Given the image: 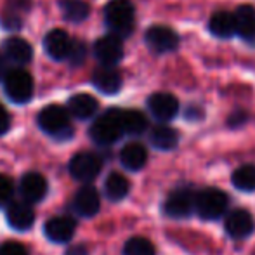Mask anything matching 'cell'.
<instances>
[{"label": "cell", "instance_id": "obj_19", "mask_svg": "<svg viewBox=\"0 0 255 255\" xmlns=\"http://www.w3.org/2000/svg\"><path fill=\"white\" fill-rule=\"evenodd\" d=\"M7 222L16 231H26L33 226L35 222V212L28 202H17L12 203L7 208Z\"/></svg>", "mask_w": 255, "mask_h": 255}, {"label": "cell", "instance_id": "obj_27", "mask_svg": "<svg viewBox=\"0 0 255 255\" xmlns=\"http://www.w3.org/2000/svg\"><path fill=\"white\" fill-rule=\"evenodd\" d=\"M235 188L242 189V191H255V165H242L233 172L231 177Z\"/></svg>", "mask_w": 255, "mask_h": 255}, {"label": "cell", "instance_id": "obj_12", "mask_svg": "<svg viewBox=\"0 0 255 255\" xmlns=\"http://www.w3.org/2000/svg\"><path fill=\"white\" fill-rule=\"evenodd\" d=\"M2 54L7 63L14 66H24L33 59V47L28 40L21 37H10L3 40Z\"/></svg>", "mask_w": 255, "mask_h": 255}, {"label": "cell", "instance_id": "obj_18", "mask_svg": "<svg viewBox=\"0 0 255 255\" xmlns=\"http://www.w3.org/2000/svg\"><path fill=\"white\" fill-rule=\"evenodd\" d=\"M66 108L71 113V117L77 120H89V118H94L98 115L99 101L87 92H80V94H73L68 99Z\"/></svg>", "mask_w": 255, "mask_h": 255}, {"label": "cell", "instance_id": "obj_2", "mask_svg": "<svg viewBox=\"0 0 255 255\" xmlns=\"http://www.w3.org/2000/svg\"><path fill=\"white\" fill-rule=\"evenodd\" d=\"M37 125L42 132L57 141H64L73 135L71 113L68 111V108H63L59 104H47L45 108H42L40 113L37 115Z\"/></svg>", "mask_w": 255, "mask_h": 255}, {"label": "cell", "instance_id": "obj_28", "mask_svg": "<svg viewBox=\"0 0 255 255\" xmlns=\"http://www.w3.org/2000/svg\"><path fill=\"white\" fill-rule=\"evenodd\" d=\"M124 255H154V247L148 238L134 236L125 243Z\"/></svg>", "mask_w": 255, "mask_h": 255}, {"label": "cell", "instance_id": "obj_33", "mask_svg": "<svg viewBox=\"0 0 255 255\" xmlns=\"http://www.w3.org/2000/svg\"><path fill=\"white\" fill-rule=\"evenodd\" d=\"M33 0H5V7L17 14H26L30 12Z\"/></svg>", "mask_w": 255, "mask_h": 255}, {"label": "cell", "instance_id": "obj_17", "mask_svg": "<svg viewBox=\"0 0 255 255\" xmlns=\"http://www.w3.org/2000/svg\"><path fill=\"white\" fill-rule=\"evenodd\" d=\"M101 207V198L94 186H84L75 193L73 208L80 217H94Z\"/></svg>", "mask_w": 255, "mask_h": 255}, {"label": "cell", "instance_id": "obj_6", "mask_svg": "<svg viewBox=\"0 0 255 255\" xmlns=\"http://www.w3.org/2000/svg\"><path fill=\"white\" fill-rule=\"evenodd\" d=\"M71 177L80 182H91L101 174L103 170V158L92 151H82L77 153L70 160L68 165Z\"/></svg>", "mask_w": 255, "mask_h": 255}, {"label": "cell", "instance_id": "obj_10", "mask_svg": "<svg viewBox=\"0 0 255 255\" xmlns=\"http://www.w3.org/2000/svg\"><path fill=\"white\" fill-rule=\"evenodd\" d=\"M73 47V38L66 33V30L54 28L44 37V51L54 61H68Z\"/></svg>", "mask_w": 255, "mask_h": 255}, {"label": "cell", "instance_id": "obj_29", "mask_svg": "<svg viewBox=\"0 0 255 255\" xmlns=\"http://www.w3.org/2000/svg\"><path fill=\"white\" fill-rule=\"evenodd\" d=\"M87 59V45H85L84 40H78V38H73V47H71L70 57H68V63L73 68L82 66Z\"/></svg>", "mask_w": 255, "mask_h": 255}, {"label": "cell", "instance_id": "obj_9", "mask_svg": "<svg viewBox=\"0 0 255 255\" xmlns=\"http://www.w3.org/2000/svg\"><path fill=\"white\" fill-rule=\"evenodd\" d=\"M163 210L168 217L182 219L196 210V195L191 189H175L167 196L163 203Z\"/></svg>", "mask_w": 255, "mask_h": 255}, {"label": "cell", "instance_id": "obj_36", "mask_svg": "<svg viewBox=\"0 0 255 255\" xmlns=\"http://www.w3.org/2000/svg\"><path fill=\"white\" fill-rule=\"evenodd\" d=\"M64 255H89V250L85 245H71L66 249Z\"/></svg>", "mask_w": 255, "mask_h": 255}, {"label": "cell", "instance_id": "obj_26", "mask_svg": "<svg viewBox=\"0 0 255 255\" xmlns=\"http://www.w3.org/2000/svg\"><path fill=\"white\" fill-rule=\"evenodd\" d=\"M122 125L128 135H141L148 128V118L139 110H122Z\"/></svg>", "mask_w": 255, "mask_h": 255}, {"label": "cell", "instance_id": "obj_14", "mask_svg": "<svg viewBox=\"0 0 255 255\" xmlns=\"http://www.w3.org/2000/svg\"><path fill=\"white\" fill-rule=\"evenodd\" d=\"M49 191L47 181L42 174L38 172H28L21 177L19 182V193L23 196L24 202L28 203H38L45 198Z\"/></svg>", "mask_w": 255, "mask_h": 255}, {"label": "cell", "instance_id": "obj_4", "mask_svg": "<svg viewBox=\"0 0 255 255\" xmlns=\"http://www.w3.org/2000/svg\"><path fill=\"white\" fill-rule=\"evenodd\" d=\"M3 92L5 96L16 104H24L33 98L35 84L33 77L24 70L23 66H14L5 71L2 78Z\"/></svg>", "mask_w": 255, "mask_h": 255}, {"label": "cell", "instance_id": "obj_1", "mask_svg": "<svg viewBox=\"0 0 255 255\" xmlns=\"http://www.w3.org/2000/svg\"><path fill=\"white\" fill-rule=\"evenodd\" d=\"M104 24L110 33L122 38L132 35L135 26V7L130 0H110L103 9Z\"/></svg>", "mask_w": 255, "mask_h": 255}, {"label": "cell", "instance_id": "obj_21", "mask_svg": "<svg viewBox=\"0 0 255 255\" xmlns=\"http://www.w3.org/2000/svg\"><path fill=\"white\" fill-rule=\"evenodd\" d=\"M236 19V33L245 42H255V7L254 5H240L235 10Z\"/></svg>", "mask_w": 255, "mask_h": 255}, {"label": "cell", "instance_id": "obj_30", "mask_svg": "<svg viewBox=\"0 0 255 255\" xmlns=\"http://www.w3.org/2000/svg\"><path fill=\"white\" fill-rule=\"evenodd\" d=\"M21 16H23V14H17L5 7V9L2 10V14H0V24L9 31H17L23 26V17Z\"/></svg>", "mask_w": 255, "mask_h": 255}, {"label": "cell", "instance_id": "obj_16", "mask_svg": "<svg viewBox=\"0 0 255 255\" xmlns=\"http://www.w3.org/2000/svg\"><path fill=\"white\" fill-rule=\"evenodd\" d=\"M92 85L98 89L99 92L106 96H113L118 94L122 91V85H124V78L122 75L115 70V66H103L98 68V70L92 73L91 77Z\"/></svg>", "mask_w": 255, "mask_h": 255}, {"label": "cell", "instance_id": "obj_13", "mask_svg": "<svg viewBox=\"0 0 255 255\" xmlns=\"http://www.w3.org/2000/svg\"><path fill=\"white\" fill-rule=\"evenodd\" d=\"M75 231H77V222L70 215H56V217L49 219L44 226V233L47 240L52 243H66L73 238Z\"/></svg>", "mask_w": 255, "mask_h": 255}, {"label": "cell", "instance_id": "obj_11", "mask_svg": "<svg viewBox=\"0 0 255 255\" xmlns=\"http://www.w3.org/2000/svg\"><path fill=\"white\" fill-rule=\"evenodd\" d=\"M148 110L156 120L168 122L179 113V101L170 92H154L148 98Z\"/></svg>", "mask_w": 255, "mask_h": 255}, {"label": "cell", "instance_id": "obj_38", "mask_svg": "<svg viewBox=\"0 0 255 255\" xmlns=\"http://www.w3.org/2000/svg\"><path fill=\"white\" fill-rule=\"evenodd\" d=\"M7 68H5V57H3V54L0 56V80L3 78V75H5Z\"/></svg>", "mask_w": 255, "mask_h": 255}, {"label": "cell", "instance_id": "obj_24", "mask_svg": "<svg viewBox=\"0 0 255 255\" xmlns=\"http://www.w3.org/2000/svg\"><path fill=\"white\" fill-rule=\"evenodd\" d=\"M130 191V182L120 172H111L104 181V195L108 196V200L111 202H120Z\"/></svg>", "mask_w": 255, "mask_h": 255}, {"label": "cell", "instance_id": "obj_22", "mask_svg": "<svg viewBox=\"0 0 255 255\" xmlns=\"http://www.w3.org/2000/svg\"><path fill=\"white\" fill-rule=\"evenodd\" d=\"M120 161L127 170L137 172L148 161V149L141 142H128L122 148L120 151Z\"/></svg>", "mask_w": 255, "mask_h": 255}, {"label": "cell", "instance_id": "obj_34", "mask_svg": "<svg viewBox=\"0 0 255 255\" xmlns=\"http://www.w3.org/2000/svg\"><path fill=\"white\" fill-rule=\"evenodd\" d=\"M10 128V117L5 108L0 104V135H3Z\"/></svg>", "mask_w": 255, "mask_h": 255}, {"label": "cell", "instance_id": "obj_8", "mask_svg": "<svg viewBox=\"0 0 255 255\" xmlns=\"http://www.w3.org/2000/svg\"><path fill=\"white\" fill-rule=\"evenodd\" d=\"M144 42L154 54H167L172 52L179 47V35L175 33V30H172L170 26L165 24H153L146 30L144 33Z\"/></svg>", "mask_w": 255, "mask_h": 255}, {"label": "cell", "instance_id": "obj_25", "mask_svg": "<svg viewBox=\"0 0 255 255\" xmlns=\"http://www.w3.org/2000/svg\"><path fill=\"white\" fill-rule=\"evenodd\" d=\"M59 9L68 23H82L91 16V5L85 0H59Z\"/></svg>", "mask_w": 255, "mask_h": 255}, {"label": "cell", "instance_id": "obj_31", "mask_svg": "<svg viewBox=\"0 0 255 255\" xmlns=\"http://www.w3.org/2000/svg\"><path fill=\"white\" fill-rule=\"evenodd\" d=\"M14 195V184L7 175L0 174V207L10 202Z\"/></svg>", "mask_w": 255, "mask_h": 255}, {"label": "cell", "instance_id": "obj_7", "mask_svg": "<svg viewBox=\"0 0 255 255\" xmlns=\"http://www.w3.org/2000/svg\"><path fill=\"white\" fill-rule=\"evenodd\" d=\"M94 57L103 64V66H117L124 59V38L115 33H108L104 37L98 38L92 47Z\"/></svg>", "mask_w": 255, "mask_h": 255}, {"label": "cell", "instance_id": "obj_3", "mask_svg": "<svg viewBox=\"0 0 255 255\" xmlns=\"http://www.w3.org/2000/svg\"><path fill=\"white\" fill-rule=\"evenodd\" d=\"M89 135L99 146L115 144L122 135H125L120 108H110L103 115H99L89 128Z\"/></svg>", "mask_w": 255, "mask_h": 255}, {"label": "cell", "instance_id": "obj_32", "mask_svg": "<svg viewBox=\"0 0 255 255\" xmlns=\"http://www.w3.org/2000/svg\"><path fill=\"white\" fill-rule=\"evenodd\" d=\"M0 255H28V250L19 242H5L0 245Z\"/></svg>", "mask_w": 255, "mask_h": 255}, {"label": "cell", "instance_id": "obj_20", "mask_svg": "<svg viewBox=\"0 0 255 255\" xmlns=\"http://www.w3.org/2000/svg\"><path fill=\"white\" fill-rule=\"evenodd\" d=\"M208 31L217 38H229L236 33L235 12L215 10L208 19Z\"/></svg>", "mask_w": 255, "mask_h": 255}, {"label": "cell", "instance_id": "obj_35", "mask_svg": "<svg viewBox=\"0 0 255 255\" xmlns=\"http://www.w3.org/2000/svg\"><path fill=\"white\" fill-rule=\"evenodd\" d=\"M247 118H249V117H247L245 111H235V113L228 118V124L231 125V127H240V125L245 124Z\"/></svg>", "mask_w": 255, "mask_h": 255}, {"label": "cell", "instance_id": "obj_23", "mask_svg": "<svg viewBox=\"0 0 255 255\" xmlns=\"http://www.w3.org/2000/svg\"><path fill=\"white\" fill-rule=\"evenodd\" d=\"M149 142L160 151H170L179 144V132L170 125H156L149 132Z\"/></svg>", "mask_w": 255, "mask_h": 255}, {"label": "cell", "instance_id": "obj_5", "mask_svg": "<svg viewBox=\"0 0 255 255\" xmlns=\"http://www.w3.org/2000/svg\"><path fill=\"white\" fill-rule=\"evenodd\" d=\"M229 198L217 188H207L196 195V212L205 221H215L226 214Z\"/></svg>", "mask_w": 255, "mask_h": 255}, {"label": "cell", "instance_id": "obj_37", "mask_svg": "<svg viewBox=\"0 0 255 255\" xmlns=\"http://www.w3.org/2000/svg\"><path fill=\"white\" fill-rule=\"evenodd\" d=\"M186 117H188L189 120H198V118L203 117V110L198 106H189L188 110H186Z\"/></svg>", "mask_w": 255, "mask_h": 255}, {"label": "cell", "instance_id": "obj_15", "mask_svg": "<svg viewBox=\"0 0 255 255\" xmlns=\"http://www.w3.org/2000/svg\"><path fill=\"white\" fill-rule=\"evenodd\" d=\"M224 228H226V233H228L231 238L242 240L252 235L255 222H254L252 214H250L249 210H245V208H236L231 214H228Z\"/></svg>", "mask_w": 255, "mask_h": 255}]
</instances>
